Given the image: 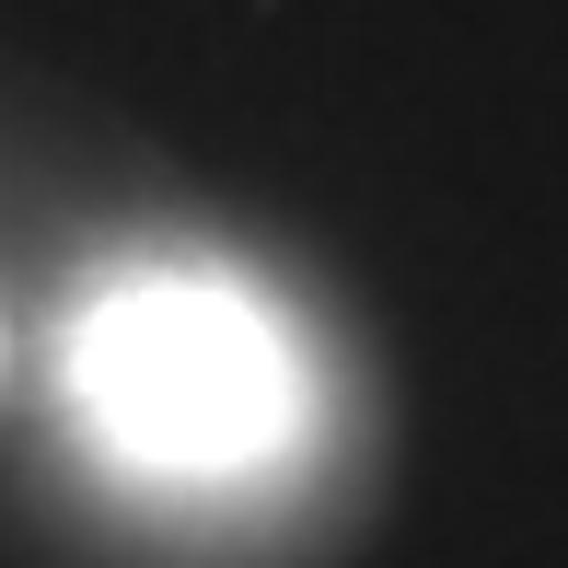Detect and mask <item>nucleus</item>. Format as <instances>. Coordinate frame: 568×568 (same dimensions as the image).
Segmentation results:
<instances>
[{
    "instance_id": "nucleus-1",
    "label": "nucleus",
    "mask_w": 568,
    "mask_h": 568,
    "mask_svg": "<svg viewBox=\"0 0 568 568\" xmlns=\"http://www.w3.org/2000/svg\"><path fill=\"white\" fill-rule=\"evenodd\" d=\"M59 383L82 406L93 453L163 487L267 476L314 418L291 325L221 267H128L70 314Z\"/></svg>"
}]
</instances>
